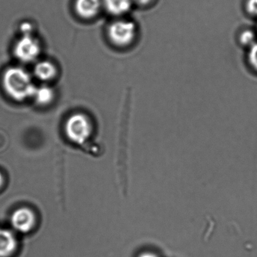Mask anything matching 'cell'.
Listing matches in <instances>:
<instances>
[{"label":"cell","mask_w":257,"mask_h":257,"mask_svg":"<svg viewBox=\"0 0 257 257\" xmlns=\"http://www.w3.org/2000/svg\"><path fill=\"white\" fill-rule=\"evenodd\" d=\"M2 85L7 95L19 102L33 98L37 89L32 76L21 67L7 68L3 74Z\"/></svg>","instance_id":"6da1fadb"},{"label":"cell","mask_w":257,"mask_h":257,"mask_svg":"<svg viewBox=\"0 0 257 257\" xmlns=\"http://www.w3.org/2000/svg\"><path fill=\"white\" fill-rule=\"evenodd\" d=\"M133 5L132 0H102V6L105 10L115 17L128 13Z\"/></svg>","instance_id":"ba28073f"},{"label":"cell","mask_w":257,"mask_h":257,"mask_svg":"<svg viewBox=\"0 0 257 257\" xmlns=\"http://www.w3.org/2000/svg\"><path fill=\"white\" fill-rule=\"evenodd\" d=\"M247 58L251 67L257 71V42L249 48Z\"/></svg>","instance_id":"7c38bea8"},{"label":"cell","mask_w":257,"mask_h":257,"mask_svg":"<svg viewBox=\"0 0 257 257\" xmlns=\"http://www.w3.org/2000/svg\"><path fill=\"white\" fill-rule=\"evenodd\" d=\"M42 47L40 41L33 34L22 35L14 46V55L21 62H34L40 56Z\"/></svg>","instance_id":"277c9868"},{"label":"cell","mask_w":257,"mask_h":257,"mask_svg":"<svg viewBox=\"0 0 257 257\" xmlns=\"http://www.w3.org/2000/svg\"><path fill=\"white\" fill-rule=\"evenodd\" d=\"M4 183V177L2 173L0 172V188L2 187Z\"/></svg>","instance_id":"e0dca14e"},{"label":"cell","mask_w":257,"mask_h":257,"mask_svg":"<svg viewBox=\"0 0 257 257\" xmlns=\"http://www.w3.org/2000/svg\"><path fill=\"white\" fill-rule=\"evenodd\" d=\"M64 131L69 141L80 145L85 144L91 138L93 132L92 123L88 115L77 112L67 118Z\"/></svg>","instance_id":"7a4b0ae2"},{"label":"cell","mask_w":257,"mask_h":257,"mask_svg":"<svg viewBox=\"0 0 257 257\" xmlns=\"http://www.w3.org/2000/svg\"><path fill=\"white\" fill-rule=\"evenodd\" d=\"M239 41L243 46H247L248 48L256 43L255 36L252 31L249 30L243 31L239 37Z\"/></svg>","instance_id":"8fae6325"},{"label":"cell","mask_w":257,"mask_h":257,"mask_svg":"<svg viewBox=\"0 0 257 257\" xmlns=\"http://www.w3.org/2000/svg\"><path fill=\"white\" fill-rule=\"evenodd\" d=\"M21 30H22V35H30V34H32L33 28L31 24L24 23L23 25H22Z\"/></svg>","instance_id":"5bb4252c"},{"label":"cell","mask_w":257,"mask_h":257,"mask_svg":"<svg viewBox=\"0 0 257 257\" xmlns=\"http://www.w3.org/2000/svg\"><path fill=\"white\" fill-rule=\"evenodd\" d=\"M134 5L140 6V7H147L151 5L155 0H132Z\"/></svg>","instance_id":"9a60e30c"},{"label":"cell","mask_w":257,"mask_h":257,"mask_svg":"<svg viewBox=\"0 0 257 257\" xmlns=\"http://www.w3.org/2000/svg\"><path fill=\"white\" fill-rule=\"evenodd\" d=\"M246 10L249 14L257 16V0H247Z\"/></svg>","instance_id":"4fadbf2b"},{"label":"cell","mask_w":257,"mask_h":257,"mask_svg":"<svg viewBox=\"0 0 257 257\" xmlns=\"http://www.w3.org/2000/svg\"><path fill=\"white\" fill-rule=\"evenodd\" d=\"M37 222L35 213L28 207H21L12 215L13 228L22 233L29 232L34 228Z\"/></svg>","instance_id":"5b68a950"},{"label":"cell","mask_w":257,"mask_h":257,"mask_svg":"<svg viewBox=\"0 0 257 257\" xmlns=\"http://www.w3.org/2000/svg\"><path fill=\"white\" fill-rule=\"evenodd\" d=\"M138 34L137 26L127 19H117L108 27L109 41L117 47L125 48L135 42Z\"/></svg>","instance_id":"3957f363"},{"label":"cell","mask_w":257,"mask_h":257,"mask_svg":"<svg viewBox=\"0 0 257 257\" xmlns=\"http://www.w3.org/2000/svg\"><path fill=\"white\" fill-rule=\"evenodd\" d=\"M34 76L41 82H47L56 77V66L49 61H39L34 68Z\"/></svg>","instance_id":"9c48e42d"},{"label":"cell","mask_w":257,"mask_h":257,"mask_svg":"<svg viewBox=\"0 0 257 257\" xmlns=\"http://www.w3.org/2000/svg\"><path fill=\"white\" fill-rule=\"evenodd\" d=\"M55 97V91L51 87L48 85H42L37 87L35 94L33 98L35 99L36 102L41 106H46L52 103Z\"/></svg>","instance_id":"30bf717a"},{"label":"cell","mask_w":257,"mask_h":257,"mask_svg":"<svg viewBox=\"0 0 257 257\" xmlns=\"http://www.w3.org/2000/svg\"><path fill=\"white\" fill-rule=\"evenodd\" d=\"M102 0H76L75 10L81 19H92L100 13Z\"/></svg>","instance_id":"8992f818"},{"label":"cell","mask_w":257,"mask_h":257,"mask_svg":"<svg viewBox=\"0 0 257 257\" xmlns=\"http://www.w3.org/2000/svg\"><path fill=\"white\" fill-rule=\"evenodd\" d=\"M138 257H159L154 252H145L141 253Z\"/></svg>","instance_id":"2e32d148"},{"label":"cell","mask_w":257,"mask_h":257,"mask_svg":"<svg viewBox=\"0 0 257 257\" xmlns=\"http://www.w3.org/2000/svg\"><path fill=\"white\" fill-rule=\"evenodd\" d=\"M17 249L16 234L8 228H0V257H11Z\"/></svg>","instance_id":"52a82bcc"}]
</instances>
